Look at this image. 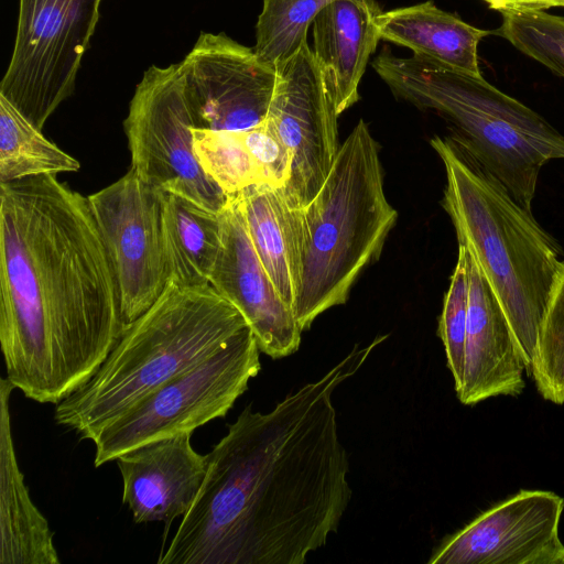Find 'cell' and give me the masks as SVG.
<instances>
[{"label": "cell", "mask_w": 564, "mask_h": 564, "mask_svg": "<svg viewBox=\"0 0 564 564\" xmlns=\"http://www.w3.org/2000/svg\"><path fill=\"white\" fill-rule=\"evenodd\" d=\"M193 128L182 63L150 66L123 121L131 169L149 185L219 214L228 196L200 166Z\"/></svg>", "instance_id": "obj_9"}, {"label": "cell", "mask_w": 564, "mask_h": 564, "mask_svg": "<svg viewBox=\"0 0 564 564\" xmlns=\"http://www.w3.org/2000/svg\"><path fill=\"white\" fill-rule=\"evenodd\" d=\"M564 498L522 489L445 539L430 564H564Z\"/></svg>", "instance_id": "obj_13"}, {"label": "cell", "mask_w": 564, "mask_h": 564, "mask_svg": "<svg viewBox=\"0 0 564 564\" xmlns=\"http://www.w3.org/2000/svg\"><path fill=\"white\" fill-rule=\"evenodd\" d=\"M123 328L87 197L55 175L0 183V345L14 389L57 404L93 377Z\"/></svg>", "instance_id": "obj_2"}, {"label": "cell", "mask_w": 564, "mask_h": 564, "mask_svg": "<svg viewBox=\"0 0 564 564\" xmlns=\"http://www.w3.org/2000/svg\"><path fill=\"white\" fill-rule=\"evenodd\" d=\"M372 67L392 94L431 109L453 126V138L531 210L540 170L564 159V135L543 117L482 76L383 50Z\"/></svg>", "instance_id": "obj_6"}, {"label": "cell", "mask_w": 564, "mask_h": 564, "mask_svg": "<svg viewBox=\"0 0 564 564\" xmlns=\"http://www.w3.org/2000/svg\"><path fill=\"white\" fill-rule=\"evenodd\" d=\"M497 31L524 55L564 77V18L545 11L502 14Z\"/></svg>", "instance_id": "obj_26"}, {"label": "cell", "mask_w": 564, "mask_h": 564, "mask_svg": "<svg viewBox=\"0 0 564 564\" xmlns=\"http://www.w3.org/2000/svg\"><path fill=\"white\" fill-rule=\"evenodd\" d=\"M333 0H263L256 24L258 57L278 67L307 42V30L317 13Z\"/></svg>", "instance_id": "obj_23"}, {"label": "cell", "mask_w": 564, "mask_h": 564, "mask_svg": "<svg viewBox=\"0 0 564 564\" xmlns=\"http://www.w3.org/2000/svg\"><path fill=\"white\" fill-rule=\"evenodd\" d=\"M241 133L263 184L284 187L290 177L292 155L273 122L265 118L260 124L242 130Z\"/></svg>", "instance_id": "obj_28"}, {"label": "cell", "mask_w": 564, "mask_h": 564, "mask_svg": "<svg viewBox=\"0 0 564 564\" xmlns=\"http://www.w3.org/2000/svg\"><path fill=\"white\" fill-rule=\"evenodd\" d=\"M219 216L221 243L209 284L241 312L261 352L273 359L292 355L302 330L264 270L234 196Z\"/></svg>", "instance_id": "obj_14"}, {"label": "cell", "mask_w": 564, "mask_h": 564, "mask_svg": "<svg viewBox=\"0 0 564 564\" xmlns=\"http://www.w3.org/2000/svg\"><path fill=\"white\" fill-rule=\"evenodd\" d=\"M260 352L248 326L218 351L153 390L95 436V466L224 417L259 373Z\"/></svg>", "instance_id": "obj_7"}, {"label": "cell", "mask_w": 564, "mask_h": 564, "mask_svg": "<svg viewBox=\"0 0 564 564\" xmlns=\"http://www.w3.org/2000/svg\"><path fill=\"white\" fill-rule=\"evenodd\" d=\"M379 144L360 119L339 147L315 197L292 208L301 259L294 315L302 332L344 304L362 270L376 261L398 213L383 188Z\"/></svg>", "instance_id": "obj_5"}, {"label": "cell", "mask_w": 564, "mask_h": 564, "mask_svg": "<svg viewBox=\"0 0 564 564\" xmlns=\"http://www.w3.org/2000/svg\"><path fill=\"white\" fill-rule=\"evenodd\" d=\"M196 128L242 131L265 120L276 68L225 33L202 32L181 62Z\"/></svg>", "instance_id": "obj_12"}, {"label": "cell", "mask_w": 564, "mask_h": 564, "mask_svg": "<svg viewBox=\"0 0 564 564\" xmlns=\"http://www.w3.org/2000/svg\"><path fill=\"white\" fill-rule=\"evenodd\" d=\"M162 225L169 283L208 285L221 243L219 214L163 192Z\"/></svg>", "instance_id": "obj_21"}, {"label": "cell", "mask_w": 564, "mask_h": 564, "mask_svg": "<svg viewBox=\"0 0 564 564\" xmlns=\"http://www.w3.org/2000/svg\"><path fill=\"white\" fill-rule=\"evenodd\" d=\"M531 377L544 400L557 405L564 403V261L540 327Z\"/></svg>", "instance_id": "obj_25"}, {"label": "cell", "mask_w": 564, "mask_h": 564, "mask_svg": "<svg viewBox=\"0 0 564 564\" xmlns=\"http://www.w3.org/2000/svg\"><path fill=\"white\" fill-rule=\"evenodd\" d=\"M352 350L325 376L261 413L247 405L206 454L199 492L159 564H303L351 498L333 393L387 339Z\"/></svg>", "instance_id": "obj_1"}, {"label": "cell", "mask_w": 564, "mask_h": 564, "mask_svg": "<svg viewBox=\"0 0 564 564\" xmlns=\"http://www.w3.org/2000/svg\"><path fill=\"white\" fill-rule=\"evenodd\" d=\"M248 326L241 312L210 284L167 283L158 301L123 328L93 377L55 404L54 420L93 441L139 400L218 351Z\"/></svg>", "instance_id": "obj_4"}, {"label": "cell", "mask_w": 564, "mask_h": 564, "mask_svg": "<svg viewBox=\"0 0 564 564\" xmlns=\"http://www.w3.org/2000/svg\"><path fill=\"white\" fill-rule=\"evenodd\" d=\"M180 434L141 445L116 462L122 479V502L135 523L173 520L193 506L207 471V456Z\"/></svg>", "instance_id": "obj_16"}, {"label": "cell", "mask_w": 564, "mask_h": 564, "mask_svg": "<svg viewBox=\"0 0 564 564\" xmlns=\"http://www.w3.org/2000/svg\"><path fill=\"white\" fill-rule=\"evenodd\" d=\"M80 163L0 95V183L77 172Z\"/></svg>", "instance_id": "obj_22"}, {"label": "cell", "mask_w": 564, "mask_h": 564, "mask_svg": "<svg viewBox=\"0 0 564 564\" xmlns=\"http://www.w3.org/2000/svg\"><path fill=\"white\" fill-rule=\"evenodd\" d=\"M469 305V279L466 248L458 245V257L444 296L437 334L444 345L447 367L454 379L455 390L463 380L465 343Z\"/></svg>", "instance_id": "obj_27"}, {"label": "cell", "mask_w": 564, "mask_h": 564, "mask_svg": "<svg viewBox=\"0 0 564 564\" xmlns=\"http://www.w3.org/2000/svg\"><path fill=\"white\" fill-rule=\"evenodd\" d=\"M376 0H333L315 17L312 51L338 115L359 100V84L380 40Z\"/></svg>", "instance_id": "obj_17"}, {"label": "cell", "mask_w": 564, "mask_h": 564, "mask_svg": "<svg viewBox=\"0 0 564 564\" xmlns=\"http://www.w3.org/2000/svg\"><path fill=\"white\" fill-rule=\"evenodd\" d=\"M466 254L469 305L457 398L465 405H474L499 395L518 397L524 390L527 372L518 341L494 289L467 248Z\"/></svg>", "instance_id": "obj_15"}, {"label": "cell", "mask_w": 564, "mask_h": 564, "mask_svg": "<svg viewBox=\"0 0 564 564\" xmlns=\"http://www.w3.org/2000/svg\"><path fill=\"white\" fill-rule=\"evenodd\" d=\"M431 145L446 172L443 208L488 279L531 376L562 250L508 189L453 138Z\"/></svg>", "instance_id": "obj_3"}, {"label": "cell", "mask_w": 564, "mask_h": 564, "mask_svg": "<svg viewBox=\"0 0 564 564\" xmlns=\"http://www.w3.org/2000/svg\"><path fill=\"white\" fill-rule=\"evenodd\" d=\"M13 384L0 380V564H58L45 517L30 498L12 436Z\"/></svg>", "instance_id": "obj_18"}, {"label": "cell", "mask_w": 564, "mask_h": 564, "mask_svg": "<svg viewBox=\"0 0 564 564\" xmlns=\"http://www.w3.org/2000/svg\"><path fill=\"white\" fill-rule=\"evenodd\" d=\"M324 75L307 42L276 67L268 116L292 155L283 187L292 208L304 207L324 184L339 150L337 118Z\"/></svg>", "instance_id": "obj_11"}, {"label": "cell", "mask_w": 564, "mask_h": 564, "mask_svg": "<svg viewBox=\"0 0 564 564\" xmlns=\"http://www.w3.org/2000/svg\"><path fill=\"white\" fill-rule=\"evenodd\" d=\"M232 196L264 270L294 313L301 288V259L293 209L283 187L256 184Z\"/></svg>", "instance_id": "obj_20"}, {"label": "cell", "mask_w": 564, "mask_h": 564, "mask_svg": "<svg viewBox=\"0 0 564 564\" xmlns=\"http://www.w3.org/2000/svg\"><path fill=\"white\" fill-rule=\"evenodd\" d=\"M193 138L200 166L227 196L251 185L263 184L241 131L193 128Z\"/></svg>", "instance_id": "obj_24"}, {"label": "cell", "mask_w": 564, "mask_h": 564, "mask_svg": "<svg viewBox=\"0 0 564 564\" xmlns=\"http://www.w3.org/2000/svg\"><path fill=\"white\" fill-rule=\"evenodd\" d=\"M87 199L117 281L126 327L158 301L169 283L163 191L130 169Z\"/></svg>", "instance_id": "obj_10"}, {"label": "cell", "mask_w": 564, "mask_h": 564, "mask_svg": "<svg viewBox=\"0 0 564 564\" xmlns=\"http://www.w3.org/2000/svg\"><path fill=\"white\" fill-rule=\"evenodd\" d=\"M487 6L502 14L517 12L544 11L554 7H563L564 0H484Z\"/></svg>", "instance_id": "obj_29"}, {"label": "cell", "mask_w": 564, "mask_h": 564, "mask_svg": "<svg viewBox=\"0 0 564 564\" xmlns=\"http://www.w3.org/2000/svg\"><path fill=\"white\" fill-rule=\"evenodd\" d=\"M102 1H19L15 41L0 95L40 130L75 91Z\"/></svg>", "instance_id": "obj_8"}, {"label": "cell", "mask_w": 564, "mask_h": 564, "mask_svg": "<svg viewBox=\"0 0 564 564\" xmlns=\"http://www.w3.org/2000/svg\"><path fill=\"white\" fill-rule=\"evenodd\" d=\"M376 23L380 40L408 47L415 56L481 76L478 44L489 31L466 23L431 0L381 12Z\"/></svg>", "instance_id": "obj_19"}]
</instances>
